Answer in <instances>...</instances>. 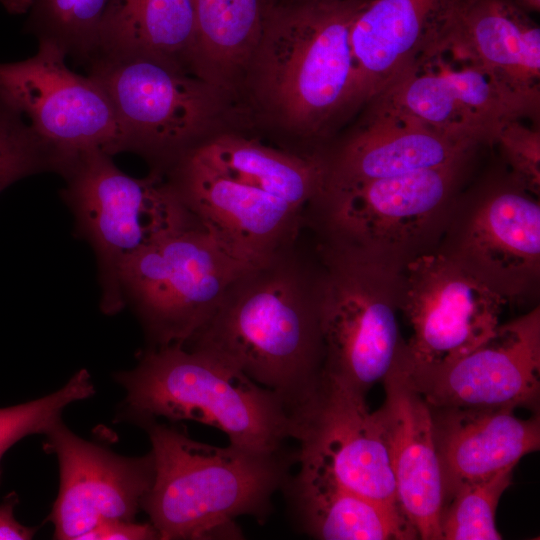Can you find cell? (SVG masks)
Returning <instances> with one entry per match:
<instances>
[{
    "label": "cell",
    "instance_id": "6da1fadb",
    "mask_svg": "<svg viewBox=\"0 0 540 540\" xmlns=\"http://www.w3.org/2000/svg\"><path fill=\"white\" fill-rule=\"evenodd\" d=\"M299 241L239 276L183 345L217 356L276 393L294 422L325 380L319 263L302 254Z\"/></svg>",
    "mask_w": 540,
    "mask_h": 540
},
{
    "label": "cell",
    "instance_id": "7a4b0ae2",
    "mask_svg": "<svg viewBox=\"0 0 540 540\" xmlns=\"http://www.w3.org/2000/svg\"><path fill=\"white\" fill-rule=\"evenodd\" d=\"M153 483L141 508L161 540L240 539L235 520L244 515L263 523L272 497L290 479L297 451L218 447L191 439L185 431L149 420Z\"/></svg>",
    "mask_w": 540,
    "mask_h": 540
},
{
    "label": "cell",
    "instance_id": "3957f363",
    "mask_svg": "<svg viewBox=\"0 0 540 540\" xmlns=\"http://www.w3.org/2000/svg\"><path fill=\"white\" fill-rule=\"evenodd\" d=\"M369 1L269 4L248 70L259 104L282 128L320 140L350 114V32Z\"/></svg>",
    "mask_w": 540,
    "mask_h": 540
},
{
    "label": "cell",
    "instance_id": "277c9868",
    "mask_svg": "<svg viewBox=\"0 0 540 540\" xmlns=\"http://www.w3.org/2000/svg\"><path fill=\"white\" fill-rule=\"evenodd\" d=\"M140 423L193 420L224 432L235 446L276 451L296 425L280 397L217 356L183 345L152 347L116 376Z\"/></svg>",
    "mask_w": 540,
    "mask_h": 540
},
{
    "label": "cell",
    "instance_id": "5b68a950",
    "mask_svg": "<svg viewBox=\"0 0 540 540\" xmlns=\"http://www.w3.org/2000/svg\"><path fill=\"white\" fill-rule=\"evenodd\" d=\"M478 150L444 165L325 190L306 212L318 243L403 270L436 250Z\"/></svg>",
    "mask_w": 540,
    "mask_h": 540
},
{
    "label": "cell",
    "instance_id": "8992f818",
    "mask_svg": "<svg viewBox=\"0 0 540 540\" xmlns=\"http://www.w3.org/2000/svg\"><path fill=\"white\" fill-rule=\"evenodd\" d=\"M60 174L66 182L62 197L96 254L101 308L116 313L125 304L123 264L149 244L198 221L164 174L132 177L104 152L84 153Z\"/></svg>",
    "mask_w": 540,
    "mask_h": 540
},
{
    "label": "cell",
    "instance_id": "52a82bcc",
    "mask_svg": "<svg viewBox=\"0 0 540 540\" xmlns=\"http://www.w3.org/2000/svg\"><path fill=\"white\" fill-rule=\"evenodd\" d=\"M316 254L324 377L366 395L404 354L397 321L404 269L318 242Z\"/></svg>",
    "mask_w": 540,
    "mask_h": 540
},
{
    "label": "cell",
    "instance_id": "ba28073f",
    "mask_svg": "<svg viewBox=\"0 0 540 540\" xmlns=\"http://www.w3.org/2000/svg\"><path fill=\"white\" fill-rule=\"evenodd\" d=\"M250 265L199 222L144 247L122 266L120 285L153 346L185 345L211 319Z\"/></svg>",
    "mask_w": 540,
    "mask_h": 540
},
{
    "label": "cell",
    "instance_id": "9c48e42d",
    "mask_svg": "<svg viewBox=\"0 0 540 540\" xmlns=\"http://www.w3.org/2000/svg\"><path fill=\"white\" fill-rule=\"evenodd\" d=\"M87 66L113 105L126 151L154 163L156 172L207 139L221 112L220 88L171 59L96 58Z\"/></svg>",
    "mask_w": 540,
    "mask_h": 540
},
{
    "label": "cell",
    "instance_id": "30bf717a",
    "mask_svg": "<svg viewBox=\"0 0 540 540\" xmlns=\"http://www.w3.org/2000/svg\"><path fill=\"white\" fill-rule=\"evenodd\" d=\"M507 302L538 294L540 203L510 172L457 196L435 250Z\"/></svg>",
    "mask_w": 540,
    "mask_h": 540
},
{
    "label": "cell",
    "instance_id": "8fae6325",
    "mask_svg": "<svg viewBox=\"0 0 540 540\" xmlns=\"http://www.w3.org/2000/svg\"><path fill=\"white\" fill-rule=\"evenodd\" d=\"M67 57L55 43L40 40L33 56L0 63V99L23 116L59 174L90 151L126 152L107 93L92 76L71 70Z\"/></svg>",
    "mask_w": 540,
    "mask_h": 540
},
{
    "label": "cell",
    "instance_id": "7c38bea8",
    "mask_svg": "<svg viewBox=\"0 0 540 540\" xmlns=\"http://www.w3.org/2000/svg\"><path fill=\"white\" fill-rule=\"evenodd\" d=\"M506 303L436 251L411 261L400 303L411 336L400 364L414 372L467 354L496 331Z\"/></svg>",
    "mask_w": 540,
    "mask_h": 540
},
{
    "label": "cell",
    "instance_id": "4fadbf2b",
    "mask_svg": "<svg viewBox=\"0 0 540 540\" xmlns=\"http://www.w3.org/2000/svg\"><path fill=\"white\" fill-rule=\"evenodd\" d=\"M404 371L434 409L536 410L540 395L539 306L500 324L487 340L449 363Z\"/></svg>",
    "mask_w": 540,
    "mask_h": 540
},
{
    "label": "cell",
    "instance_id": "5bb4252c",
    "mask_svg": "<svg viewBox=\"0 0 540 540\" xmlns=\"http://www.w3.org/2000/svg\"><path fill=\"white\" fill-rule=\"evenodd\" d=\"M296 426L300 466L400 509L383 424L378 410H368L365 395L325 378L318 398Z\"/></svg>",
    "mask_w": 540,
    "mask_h": 540
},
{
    "label": "cell",
    "instance_id": "9a60e30c",
    "mask_svg": "<svg viewBox=\"0 0 540 540\" xmlns=\"http://www.w3.org/2000/svg\"><path fill=\"white\" fill-rule=\"evenodd\" d=\"M452 57V56H451ZM436 56L372 99L369 109L417 120L478 145H494L506 123L538 114L468 62Z\"/></svg>",
    "mask_w": 540,
    "mask_h": 540
},
{
    "label": "cell",
    "instance_id": "2e32d148",
    "mask_svg": "<svg viewBox=\"0 0 540 540\" xmlns=\"http://www.w3.org/2000/svg\"><path fill=\"white\" fill-rule=\"evenodd\" d=\"M164 173L196 220L231 254L260 265L292 247L305 213L287 202L182 155Z\"/></svg>",
    "mask_w": 540,
    "mask_h": 540
},
{
    "label": "cell",
    "instance_id": "e0dca14e",
    "mask_svg": "<svg viewBox=\"0 0 540 540\" xmlns=\"http://www.w3.org/2000/svg\"><path fill=\"white\" fill-rule=\"evenodd\" d=\"M46 450L59 463L60 485L51 512L54 538L80 540L98 525L134 520L154 479L151 452L124 457L88 442L61 420L46 433Z\"/></svg>",
    "mask_w": 540,
    "mask_h": 540
},
{
    "label": "cell",
    "instance_id": "ac0fdd59",
    "mask_svg": "<svg viewBox=\"0 0 540 540\" xmlns=\"http://www.w3.org/2000/svg\"><path fill=\"white\" fill-rule=\"evenodd\" d=\"M457 0H370L350 32V113L404 74L448 51Z\"/></svg>",
    "mask_w": 540,
    "mask_h": 540
},
{
    "label": "cell",
    "instance_id": "d6986e66",
    "mask_svg": "<svg viewBox=\"0 0 540 540\" xmlns=\"http://www.w3.org/2000/svg\"><path fill=\"white\" fill-rule=\"evenodd\" d=\"M378 409L395 478L397 502L418 538L441 540L444 487L430 406L400 362L383 379Z\"/></svg>",
    "mask_w": 540,
    "mask_h": 540
},
{
    "label": "cell",
    "instance_id": "ffe728a7",
    "mask_svg": "<svg viewBox=\"0 0 540 540\" xmlns=\"http://www.w3.org/2000/svg\"><path fill=\"white\" fill-rule=\"evenodd\" d=\"M446 53L539 114L540 28L531 14L509 0H457Z\"/></svg>",
    "mask_w": 540,
    "mask_h": 540
},
{
    "label": "cell",
    "instance_id": "44dd1931",
    "mask_svg": "<svg viewBox=\"0 0 540 540\" xmlns=\"http://www.w3.org/2000/svg\"><path fill=\"white\" fill-rule=\"evenodd\" d=\"M481 147L417 120L369 109L364 123L345 142L329 154L321 152V191L444 165Z\"/></svg>",
    "mask_w": 540,
    "mask_h": 540
},
{
    "label": "cell",
    "instance_id": "7402d4cb",
    "mask_svg": "<svg viewBox=\"0 0 540 540\" xmlns=\"http://www.w3.org/2000/svg\"><path fill=\"white\" fill-rule=\"evenodd\" d=\"M440 459L444 506L462 486L515 467L540 447V419H521L512 409L431 408Z\"/></svg>",
    "mask_w": 540,
    "mask_h": 540
},
{
    "label": "cell",
    "instance_id": "603a6c76",
    "mask_svg": "<svg viewBox=\"0 0 540 540\" xmlns=\"http://www.w3.org/2000/svg\"><path fill=\"white\" fill-rule=\"evenodd\" d=\"M295 522L302 532L323 540L417 539L400 509L350 491L304 466L285 487Z\"/></svg>",
    "mask_w": 540,
    "mask_h": 540
},
{
    "label": "cell",
    "instance_id": "cb8c5ba5",
    "mask_svg": "<svg viewBox=\"0 0 540 540\" xmlns=\"http://www.w3.org/2000/svg\"><path fill=\"white\" fill-rule=\"evenodd\" d=\"M184 154L219 174L287 202L305 216L323 187L324 164L320 153H293L239 135L220 134L203 140Z\"/></svg>",
    "mask_w": 540,
    "mask_h": 540
},
{
    "label": "cell",
    "instance_id": "d4e9b609",
    "mask_svg": "<svg viewBox=\"0 0 540 540\" xmlns=\"http://www.w3.org/2000/svg\"><path fill=\"white\" fill-rule=\"evenodd\" d=\"M194 38L192 0H110L87 63L96 58L153 55L193 71Z\"/></svg>",
    "mask_w": 540,
    "mask_h": 540
},
{
    "label": "cell",
    "instance_id": "484cf974",
    "mask_svg": "<svg viewBox=\"0 0 540 540\" xmlns=\"http://www.w3.org/2000/svg\"><path fill=\"white\" fill-rule=\"evenodd\" d=\"M270 0H192V69L220 89L248 69Z\"/></svg>",
    "mask_w": 540,
    "mask_h": 540
},
{
    "label": "cell",
    "instance_id": "4316f807",
    "mask_svg": "<svg viewBox=\"0 0 540 540\" xmlns=\"http://www.w3.org/2000/svg\"><path fill=\"white\" fill-rule=\"evenodd\" d=\"M110 0H31L28 29L38 41L59 46L67 56L87 63L93 56Z\"/></svg>",
    "mask_w": 540,
    "mask_h": 540
},
{
    "label": "cell",
    "instance_id": "83f0119b",
    "mask_svg": "<svg viewBox=\"0 0 540 540\" xmlns=\"http://www.w3.org/2000/svg\"><path fill=\"white\" fill-rule=\"evenodd\" d=\"M514 467L459 488L444 506L441 540H500L495 513L501 495L509 487Z\"/></svg>",
    "mask_w": 540,
    "mask_h": 540
},
{
    "label": "cell",
    "instance_id": "f1b7e54d",
    "mask_svg": "<svg viewBox=\"0 0 540 540\" xmlns=\"http://www.w3.org/2000/svg\"><path fill=\"white\" fill-rule=\"evenodd\" d=\"M94 392L90 374L82 369L54 393L16 406L0 408V461L16 442L31 434H45L61 420L65 407L89 398Z\"/></svg>",
    "mask_w": 540,
    "mask_h": 540
},
{
    "label": "cell",
    "instance_id": "f546056e",
    "mask_svg": "<svg viewBox=\"0 0 540 540\" xmlns=\"http://www.w3.org/2000/svg\"><path fill=\"white\" fill-rule=\"evenodd\" d=\"M45 171H53L50 154L23 116L0 99V192Z\"/></svg>",
    "mask_w": 540,
    "mask_h": 540
},
{
    "label": "cell",
    "instance_id": "4dcf8cb0",
    "mask_svg": "<svg viewBox=\"0 0 540 540\" xmlns=\"http://www.w3.org/2000/svg\"><path fill=\"white\" fill-rule=\"evenodd\" d=\"M497 145L506 169L529 192L540 195V130L513 120L499 130Z\"/></svg>",
    "mask_w": 540,
    "mask_h": 540
},
{
    "label": "cell",
    "instance_id": "1f68e13d",
    "mask_svg": "<svg viewBox=\"0 0 540 540\" xmlns=\"http://www.w3.org/2000/svg\"><path fill=\"white\" fill-rule=\"evenodd\" d=\"M159 539L155 527L149 523L134 520H114L104 522L84 534L80 540H152Z\"/></svg>",
    "mask_w": 540,
    "mask_h": 540
},
{
    "label": "cell",
    "instance_id": "d6a6232c",
    "mask_svg": "<svg viewBox=\"0 0 540 540\" xmlns=\"http://www.w3.org/2000/svg\"><path fill=\"white\" fill-rule=\"evenodd\" d=\"M18 503L15 494H9L0 505V539L27 540L36 532L35 528L21 525L14 517V507Z\"/></svg>",
    "mask_w": 540,
    "mask_h": 540
},
{
    "label": "cell",
    "instance_id": "836d02e7",
    "mask_svg": "<svg viewBox=\"0 0 540 540\" xmlns=\"http://www.w3.org/2000/svg\"><path fill=\"white\" fill-rule=\"evenodd\" d=\"M3 7L12 14H24L29 11L31 0H0Z\"/></svg>",
    "mask_w": 540,
    "mask_h": 540
},
{
    "label": "cell",
    "instance_id": "e575fe53",
    "mask_svg": "<svg viewBox=\"0 0 540 540\" xmlns=\"http://www.w3.org/2000/svg\"><path fill=\"white\" fill-rule=\"evenodd\" d=\"M525 12L532 14L540 11V0H509Z\"/></svg>",
    "mask_w": 540,
    "mask_h": 540
},
{
    "label": "cell",
    "instance_id": "d590c367",
    "mask_svg": "<svg viewBox=\"0 0 540 540\" xmlns=\"http://www.w3.org/2000/svg\"><path fill=\"white\" fill-rule=\"evenodd\" d=\"M283 1V2H306V1H314V2H335V1H346V0H274V2Z\"/></svg>",
    "mask_w": 540,
    "mask_h": 540
},
{
    "label": "cell",
    "instance_id": "8d00e7d4",
    "mask_svg": "<svg viewBox=\"0 0 540 540\" xmlns=\"http://www.w3.org/2000/svg\"><path fill=\"white\" fill-rule=\"evenodd\" d=\"M270 1H273V0H270Z\"/></svg>",
    "mask_w": 540,
    "mask_h": 540
}]
</instances>
